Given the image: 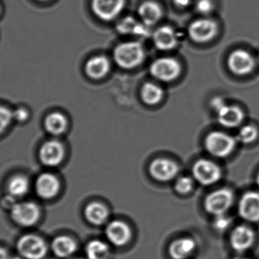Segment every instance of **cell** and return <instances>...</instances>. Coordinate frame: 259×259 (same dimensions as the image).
Wrapping results in <instances>:
<instances>
[{
    "label": "cell",
    "instance_id": "6da1fadb",
    "mask_svg": "<svg viewBox=\"0 0 259 259\" xmlns=\"http://www.w3.org/2000/svg\"><path fill=\"white\" fill-rule=\"evenodd\" d=\"M146 51L143 45L139 41L121 42L115 47L113 58L116 64L121 69L132 70L144 63Z\"/></svg>",
    "mask_w": 259,
    "mask_h": 259
},
{
    "label": "cell",
    "instance_id": "7a4b0ae2",
    "mask_svg": "<svg viewBox=\"0 0 259 259\" xmlns=\"http://www.w3.org/2000/svg\"><path fill=\"white\" fill-rule=\"evenodd\" d=\"M236 146V139L224 132H211L204 140L206 151L210 155L219 158L228 157L233 152Z\"/></svg>",
    "mask_w": 259,
    "mask_h": 259
},
{
    "label": "cell",
    "instance_id": "3957f363",
    "mask_svg": "<svg viewBox=\"0 0 259 259\" xmlns=\"http://www.w3.org/2000/svg\"><path fill=\"white\" fill-rule=\"evenodd\" d=\"M151 76L161 82L169 83L175 81L182 73V66L174 57H160L150 65Z\"/></svg>",
    "mask_w": 259,
    "mask_h": 259
},
{
    "label": "cell",
    "instance_id": "277c9868",
    "mask_svg": "<svg viewBox=\"0 0 259 259\" xmlns=\"http://www.w3.org/2000/svg\"><path fill=\"white\" fill-rule=\"evenodd\" d=\"M17 249L25 259H43L48 251L45 239L35 234H26L18 240Z\"/></svg>",
    "mask_w": 259,
    "mask_h": 259
},
{
    "label": "cell",
    "instance_id": "5b68a950",
    "mask_svg": "<svg viewBox=\"0 0 259 259\" xmlns=\"http://www.w3.org/2000/svg\"><path fill=\"white\" fill-rule=\"evenodd\" d=\"M234 200L233 192L229 189H220L209 194L204 200V208L213 216L225 214Z\"/></svg>",
    "mask_w": 259,
    "mask_h": 259
},
{
    "label": "cell",
    "instance_id": "8992f818",
    "mask_svg": "<svg viewBox=\"0 0 259 259\" xmlns=\"http://www.w3.org/2000/svg\"><path fill=\"white\" fill-rule=\"evenodd\" d=\"M192 174L198 183L208 186L220 181L222 177V171L214 162L207 159H200L193 165Z\"/></svg>",
    "mask_w": 259,
    "mask_h": 259
},
{
    "label": "cell",
    "instance_id": "52a82bcc",
    "mask_svg": "<svg viewBox=\"0 0 259 259\" xmlns=\"http://www.w3.org/2000/svg\"><path fill=\"white\" fill-rule=\"evenodd\" d=\"M40 215L38 206L31 201L16 203L11 208L12 219L21 227H32L38 221Z\"/></svg>",
    "mask_w": 259,
    "mask_h": 259
},
{
    "label": "cell",
    "instance_id": "ba28073f",
    "mask_svg": "<svg viewBox=\"0 0 259 259\" xmlns=\"http://www.w3.org/2000/svg\"><path fill=\"white\" fill-rule=\"evenodd\" d=\"M218 33V25L212 19L203 18L193 21L189 27V34L193 41L207 43L213 40Z\"/></svg>",
    "mask_w": 259,
    "mask_h": 259
},
{
    "label": "cell",
    "instance_id": "9c48e42d",
    "mask_svg": "<svg viewBox=\"0 0 259 259\" xmlns=\"http://www.w3.org/2000/svg\"><path fill=\"white\" fill-rule=\"evenodd\" d=\"M125 6V0H92L94 14L103 22H110L117 19Z\"/></svg>",
    "mask_w": 259,
    "mask_h": 259
},
{
    "label": "cell",
    "instance_id": "30bf717a",
    "mask_svg": "<svg viewBox=\"0 0 259 259\" xmlns=\"http://www.w3.org/2000/svg\"><path fill=\"white\" fill-rule=\"evenodd\" d=\"M65 147L60 141L53 139L44 142L39 150V158L45 166L55 167L64 159Z\"/></svg>",
    "mask_w": 259,
    "mask_h": 259
},
{
    "label": "cell",
    "instance_id": "8fae6325",
    "mask_svg": "<svg viewBox=\"0 0 259 259\" xmlns=\"http://www.w3.org/2000/svg\"><path fill=\"white\" fill-rule=\"evenodd\" d=\"M227 66L230 72L239 76L249 75L254 70L255 60L248 51L236 50L229 56Z\"/></svg>",
    "mask_w": 259,
    "mask_h": 259
},
{
    "label": "cell",
    "instance_id": "7c38bea8",
    "mask_svg": "<svg viewBox=\"0 0 259 259\" xmlns=\"http://www.w3.org/2000/svg\"><path fill=\"white\" fill-rule=\"evenodd\" d=\"M180 168L174 160L168 158L155 159L149 166V172L154 180L160 182H169L178 175Z\"/></svg>",
    "mask_w": 259,
    "mask_h": 259
},
{
    "label": "cell",
    "instance_id": "4fadbf2b",
    "mask_svg": "<svg viewBox=\"0 0 259 259\" xmlns=\"http://www.w3.org/2000/svg\"><path fill=\"white\" fill-rule=\"evenodd\" d=\"M239 216L248 222H259V192H247L239 201Z\"/></svg>",
    "mask_w": 259,
    "mask_h": 259
},
{
    "label": "cell",
    "instance_id": "5bb4252c",
    "mask_svg": "<svg viewBox=\"0 0 259 259\" xmlns=\"http://www.w3.org/2000/svg\"><path fill=\"white\" fill-rule=\"evenodd\" d=\"M107 240L115 246L122 247L126 245L132 238V230L126 223L122 221H111L105 228Z\"/></svg>",
    "mask_w": 259,
    "mask_h": 259
},
{
    "label": "cell",
    "instance_id": "9a60e30c",
    "mask_svg": "<svg viewBox=\"0 0 259 259\" xmlns=\"http://www.w3.org/2000/svg\"><path fill=\"white\" fill-rule=\"evenodd\" d=\"M152 40L154 47L159 51L164 52L175 49L179 43L177 31L169 25L157 28L153 33Z\"/></svg>",
    "mask_w": 259,
    "mask_h": 259
},
{
    "label": "cell",
    "instance_id": "2e32d148",
    "mask_svg": "<svg viewBox=\"0 0 259 259\" xmlns=\"http://www.w3.org/2000/svg\"><path fill=\"white\" fill-rule=\"evenodd\" d=\"M255 240V233L251 227L239 225L233 230L230 245L236 252L242 253L249 249Z\"/></svg>",
    "mask_w": 259,
    "mask_h": 259
},
{
    "label": "cell",
    "instance_id": "e0dca14e",
    "mask_svg": "<svg viewBox=\"0 0 259 259\" xmlns=\"http://www.w3.org/2000/svg\"><path fill=\"white\" fill-rule=\"evenodd\" d=\"M111 66V62L108 57L104 55L95 56L86 62L84 72L92 79H102L110 73Z\"/></svg>",
    "mask_w": 259,
    "mask_h": 259
},
{
    "label": "cell",
    "instance_id": "ac0fdd59",
    "mask_svg": "<svg viewBox=\"0 0 259 259\" xmlns=\"http://www.w3.org/2000/svg\"><path fill=\"white\" fill-rule=\"evenodd\" d=\"M36 192L43 199H52L57 196L60 190L59 179L51 172H45L39 176L36 181Z\"/></svg>",
    "mask_w": 259,
    "mask_h": 259
},
{
    "label": "cell",
    "instance_id": "d6986e66",
    "mask_svg": "<svg viewBox=\"0 0 259 259\" xmlns=\"http://www.w3.org/2000/svg\"><path fill=\"white\" fill-rule=\"evenodd\" d=\"M216 113L218 122L227 128H236L244 119L243 111L237 106L226 104Z\"/></svg>",
    "mask_w": 259,
    "mask_h": 259
},
{
    "label": "cell",
    "instance_id": "ffe728a7",
    "mask_svg": "<svg viewBox=\"0 0 259 259\" xmlns=\"http://www.w3.org/2000/svg\"><path fill=\"white\" fill-rule=\"evenodd\" d=\"M138 15L142 22L148 28L154 26L161 20L163 12L161 7L154 1H146L141 4Z\"/></svg>",
    "mask_w": 259,
    "mask_h": 259
},
{
    "label": "cell",
    "instance_id": "44dd1931",
    "mask_svg": "<svg viewBox=\"0 0 259 259\" xmlns=\"http://www.w3.org/2000/svg\"><path fill=\"white\" fill-rule=\"evenodd\" d=\"M116 31L122 35L135 36V37H148L149 28L140 20L132 16H127L121 19L116 24Z\"/></svg>",
    "mask_w": 259,
    "mask_h": 259
},
{
    "label": "cell",
    "instance_id": "7402d4cb",
    "mask_svg": "<svg viewBox=\"0 0 259 259\" xmlns=\"http://www.w3.org/2000/svg\"><path fill=\"white\" fill-rule=\"evenodd\" d=\"M44 126L48 134L54 137H58L67 131L69 120L66 115L61 112H52L45 117Z\"/></svg>",
    "mask_w": 259,
    "mask_h": 259
},
{
    "label": "cell",
    "instance_id": "603a6c76",
    "mask_svg": "<svg viewBox=\"0 0 259 259\" xmlns=\"http://www.w3.org/2000/svg\"><path fill=\"white\" fill-rule=\"evenodd\" d=\"M196 248V242L191 238L177 239L169 245V254L172 259H186Z\"/></svg>",
    "mask_w": 259,
    "mask_h": 259
},
{
    "label": "cell",
    "instance_id": "cb8c5ba5",
    "mask_svg": "<svg viewBox=\"0 0 259 259\" xmlns=\"http://www.w3.org/2000/svg\"><path fill=\"white\" fill-rule=\"evenodd\" d=\"M53 252L60 258L70 257L77 250V243L70 236H58L51 244Z\"/></svg>",
    "mask_w": 259,
    "mask_h": 259
},
{
    "label": "cell",
    "instance_id": "d4e9b609",
    "mask_svg": "<svg viewBox=\"0 0 259 259\" xmlns=\"http://www.w3.org/2000/svg\"><path fill=\"white\" fill-rule=\"evenodd\" d=\"M141 99L148 106H156L161 102L164 98V91L157 83H145L140 92Z\"/></svg>",
    "mask_w": 259,
    "mask_h": 259
},
{
    "label": "cell",
    "instance_id": "484cf974",
    "mask_svg": "<svg viewBox=\"0 0 259 259\" xmlns=\"http://www.w3.org/2000/svg\"><path fill=\"white\" fill-rule=\"evenodd\" d=\"M84 216L91 224L101 226L105 224L108 220L109 210L104 204L95 201L86 206Z\"/></svg>",
    "mask_w": 259,
    "mask_h": 259
},
{
    "label": "cell",
    "instance_id": "4316f807",
    "mask_svg": "<svg viewBox=\"0 0 259 259\" xmlns=\"http://www.w3.org/2000/svg\"><path fill=\"white\" fill-rule=\"evenodd\" d=\"M29 189V180L23 175H16L12 177L7 186L10 196L14 198L25 196L28 194Z\"/></svg>",
    "mask_w": 259,
    "mask_h": 259
},
{
    "label": "cell",
    "instance_id": "83f0119b",
    "mask_svg": "<svg viewBox=\"0 0 259 259\" xmlns=\"http://www.w3.org/2000/svg\"><path fill=\"white\" fill-rule=\"evenodd\" d=\"M85 254L88 259H107L110 255V248L104 241L95 239L86 245Z\"/></svg>",
    "mask_w": 259,
    "mask_h": 259
},
{
    "label": "cell",
    "instance_id": "f1b7e54d",
    "mask_svg": "<svg viewBox=\"0 0 259 259\" xmlns=\"http://www.w3.org/2000/svg\"><path fill=\"white\" fill-rule=\"evenodd\" d=\"M258 136L257 128L253 125H245L242 126L239 131L237 140L241 143L248 145L252 143Z\"/></svg>",
    "mask_w": 259,
    "mask_h": 259
},
{
    "label": "cell",
    "instance_id": "f546056e",
    "mask_svg": "<svg viewBox=\"0 0 259 259\" xmlns=\"http://www.w3.org/2000/svg\"><path fill=\"white\" fill-rule=\"evenodd\" d=\"M14 119L13 110L7 106L3 105L0 108V123H1V133H4L11 125Z\"/></svg>",
    "mask_w": 259,
    "mask_h": 259
},
{
    "label": "cell",
    "instance_id": "4dcf8cb0",
    "mask_svg": "<svg viewBox=\"0 0 259 259\" xmlns=\"http://www.w3.org/2000/svg\"><path fill=\"white\" fill-rule=\"evenodd\" d=\"M194 187V182L189 177H182L176 181L174 189L180 195H186L192 192Z\"/></svg>",
    "mask_w": 259,
    "mask_h": 259
},
{
    "label": "cell",
    "instance_id": "1f68e13d",
    "mask_svg": "<svg viewBox=\"0 0 259 259\" xmlns=\"http://www.w3.org/2000/svg\"><path fill=\"white\" fill-rule=\"evenodd\" d=\"M213 0H198L195 4L196 11L202 16H209L214 10Z\"/></svg>",
    "mask_w": 259,
    "mask_h": 259
},
{
    "label": "cell",
    "instance_id": "d6a6232c",
    "mask_svg": "<svg viewBox=\"0 0 259 259\" xmlns=\"http://www.w3.org/2000/svg\"><path fill=\"white\" fill-rule=\"evenodd\" d=\"M231 224V218H229L226 214H221L215 216L213 226L215 230H218V231L224 232L230 227Z\"/></svg>",
    "mask_w": 259,
    "mask_h": 259
},
{
    "label": "cell",
    "instance_id": "836d02e7",
    "mask_svg": "<svg viewBox=\"0 0 259 259\" xmlns=\"http://www.w3.org/2000/svg\"><path fill=\"white\" fill-rule=\"evenodd\" d=\"M14 113V119L19 123H24L27 122L30 118V111L27 107H18L13 110Z\"/></svg>",
    "mask_w": 259,
    "mask_h": 259
},
{
    "label": "cell",
    "instance_id": "e575fe53",
    "mask_svg": "<svg viewBox=\"0 0 259 259\" xmlns=\"http://www.w3.org/2000/svg\"><path fill=\"white\" fill-rule=\"evenodd\" d=\"M227 103H226L225 100L224 98H221V97H217V98H214L212 100L211 102H210V106H211L212 109L217 113Z\"/></svg>",
    "mask_w": 259,
    "mask_h": 259
},
{
    "label": "cell",
    "instance_id": "d590c367",
    "mask_svg": "<svg viewBox=\"0 0 259 259\" xmlns=\"http://www.w3.org/2000/svg\"><path fill=\"white\" fill-rule=\"evenodd\" d=\"M172 2L177 7L184 8L189 7L192 4V0H172Z\"/></svg>",
    "mask_w": 259,
    "mask_h": 259
},
{
    "label": "cell",
    "instance_id": "8d00e7d4",
    "mask_svg": "<svg viewBox=\"0 0 259 259\" xmlns=\"http://www.w3.org/2000/svg\"><path fill=\"white\" fill-rule=\"evenodd\" d=\"M10 257L8 256V253L7 251L4 249V248H2V250H1V259H10Z\"/></svg>",
    "mask_w": 259,
    "mask_h": 259
},
{
    "label": "cell",
    "instance_id": "74e56055",
    "mask_svg": "<svg viewBox=\"0 0 259 259\" xmlns=\"http://www.w3.org/2000/svg\"><path fill=\"white\" fill-rule=\"evenodd\" d=\"M256 182H257V186H259V172L258 174H257V178H256Z\"/></svg>",
    "mask_w": 259,
    "mask_h": 259
},
{
    "label": "cell",
    "instance_id": "f35d334b",
    "mask_svg": "<svg viewBox=\"0 0 259 259\" xmlns=\"http://www.w3.org/2000/svg\"><path fill=\"white\" fill-rule=\"evenodd\" d=\"M233 259H249V258H247V257H236Z\"/></svg>",
    "mask_w": 259,
    "mask_h": 259
},
{
    "label": "cell",
    "instance_id": "ab89813d",
    "mask_svg": "<svg viewBox=\"0 0 259 259\" xmlns=\"http://www.w3.org/2000/svg\"><path fill=\"white\" fill-rule=\"evenodd\" d=\"M10 259H22L21 257H13V258H10Z\"/></svg>",
    "mask_w": 259,
    "mask_h": 259
},
{
    "label": "cell",
    "instance_id": "60d3db41",
    "mask_svg": "<svg viewBox=\"0 0 259 259\" xmlns=\"http://www.w3.org/2000/svg\"><path fill=\"white\" fill-rule=\"evenodd\" d=\"M38 1H42V2H45V1H48V0H38Z\"/></svg>",
    "mask_w": 259,
    "mask_h": 259
},
{
    "label": "cell",
    "instance_id": "b9f144b4",
    "mask_svg": "<svg viewBox=\"0 0 259 259\" xmlns=\"http://www.w3.org/2000/svg\"><path fill=\"white\" fill-rule=\"evenodd\" d=\"M258 63H259V57H258Z\"/></svg>",
    "mask_w": 259,
    "mask_h": 259
},
{
    "label": "cell",
    "instance_id": "7bdbcfd3",
    "mask_svg": "<svg viewBox=\"0 0 259 259\" xmlns=\"http://www.w3.org/2000/svg\"><path fill=\"white\" fill-rule=\"evenodd\" d=\"M75 259H81V258H75Z\"/></svg>",
    "mask_w": 259,
    "mask_h": 259
}]
</instances>
